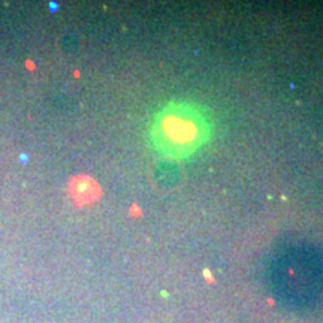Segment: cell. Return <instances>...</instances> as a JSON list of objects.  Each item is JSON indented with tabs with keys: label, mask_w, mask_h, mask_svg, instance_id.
I'll list each match as a JSON object with an SVG mask.
<instances>
[{
	"label": "cell",
	"mask_w": 323,
	"mask_h": 323,
	"mask_svg": "<svg viewBox=\"0 0 323 323\" xmlns=\"http://www.w3.org/2000/svg\"><path fill=\"white\" fill-rule=\"evenodd\" d=\"M209 136V121L203 112L189 103H169L156 117L153 139L166 156L186 157Z\"/></svg>",
	"instance_id": "cell-1"
},
{
	"label": "cell",
	"mask_w": 323,
	"mask_h": 323,
	"mask_svg": "<svg viewBox=\"0 0 323 323\" xmlns=\"http://www.w3.org/2000/svg\"><path fill=\"white\" fill-rule=\"evenodd\" d=\"M68 192L76 205H88L100 198L102 190L97 181H94L88 175H76L72 176L68 186Z\"/></svg>",
	"instance_id": "cell-2"
}]
</instances>
